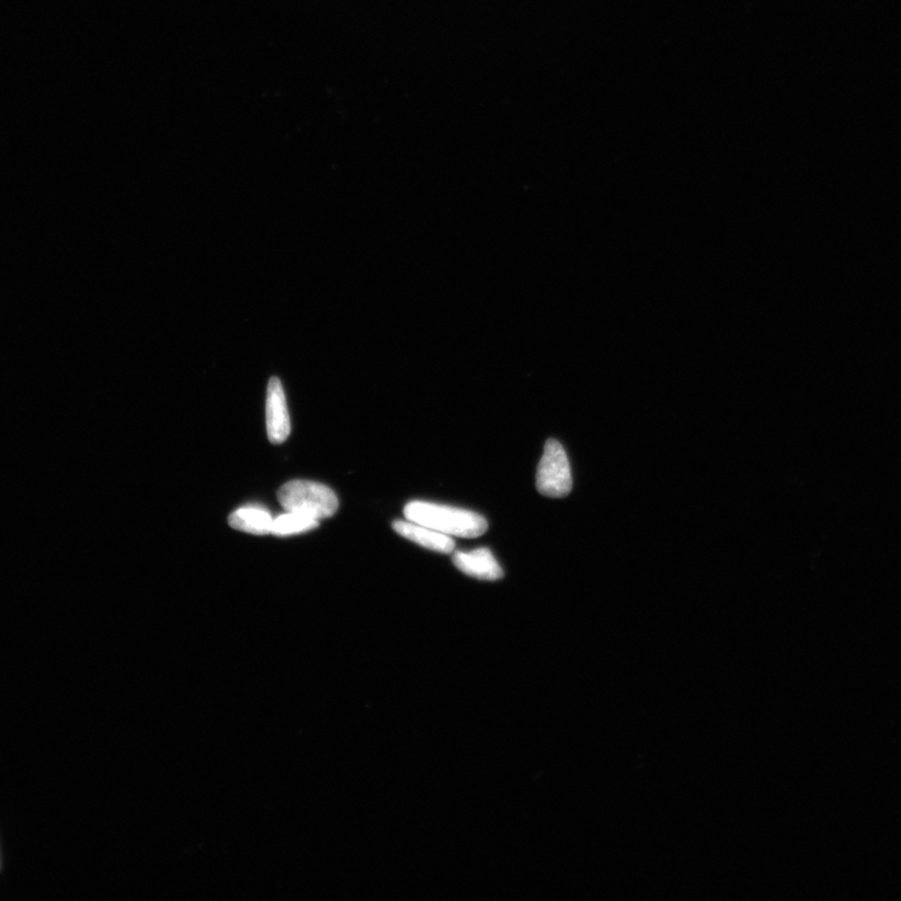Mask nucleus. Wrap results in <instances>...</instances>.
<instances>
[{"mask_svg": "<svg viewBox=\"0 0 901 901\" xmlns=\"http://www.w3.org/2000/svg\"><path fill=\"white\" fill-rule=\"evenodd\" d=\"M404 517L450 538H480L489 528V523L480 513L425 501L408 503Z\"/></svg>", "mask_w": 901, "mask_h": 901, "instance_id": "1", "label": "nucleus"}, {"mask_svg": "<svg viewBox=\"0 0 901 901\" xmlns=\"http://www.w3.org/2000/svg\"><path fill=\"white\" fill-rule=\"evenodd\" d=\"M279 500L284 510L305 514L314 520L333 518L338 499L329 487L312 481H291L281 487Z\"/></svg>", "mask_w": 901, "mask_h": 901, "instance_id": "2", "label": "nucleus"}, {"mask_svg": "<svg viewBox=\"0 0 901 901\" xmlns=\"http://www.w3.org/2000/svg\"><path fill=\"white\" fill-rule=\"evenodd\" d=\"M538 491L547 498H565L573 489L572 467L563 445L549 439L536 476Z\"/></svg>", "mask_w": 901, "mask_h": 901, "instance_id": "3", "label": "nucleus"}, {"mask_svg": "<svg viewBox=\"0 0 901 901\" xmlns=\"http://www.w3.org/2000/svg\"><path fill=\"white\" fill-rule=\"evenodd\" d=\"M265 416L267 434L271 443H284L291 434V421L283 386L275 377L270 380L267 389Z\"/></svg>", "mask_w": 901, "mask_h": 901, "instance_id": "4", "label": "nucleus"}, {"mask_svg": "<svg viewBox=\"0 0 901 901\" xmlns=\"http://www.w3.org/2000/svg\"><path fill=\"white\" fill-rule=\"evenodd\" d=\"M454 564L459 572L478 580L496 582L503 577L502 568L489 549H476L468 553L458 551L454 555Z\"/></svg>", "mask_w": 901, "mask_h": 901, "instance_id": "5", "label": "nucleus"}, {"mask_svg": "<svg viewBox=\"0 0 901 901\" xmlns=\"http://www.w3.org/2000/svg\"><path fill=\"white\" fill-rule=\"evenodd\" d=\"M392 528L402 538L415 542V544L422 547L436 551V553L450 554L455 550V541L453 538L445 535L443 532L421 525V523L410 520H398L393 522Z\"/></svg>", "mask_w": 901, "mask_h": 901, "instance_id": "6", "label": "nucleus"}, {"mask_svg": "<svg viewBox=\"0 0 901 901\" xmlns=\"http://www.w3.org/2000/svg\"><path fill=\"white\" fill-rule=\"evenodd\" d=\"M229 525L239 531L253 533V535H269L272 533L273 519L269 511L247 506L229 517Z\"/></svg>", "mask_w": 901, "mask_h": 901, "instance_id": "7", "label": "nucleus"}, {"mask_svg": "<svg viewBox=\"0 0 901 901\" xmlns=\"http://www.w3.org/2000/svg\"><path fill=\"white\" fill-rule=\"evenodd\" d=\"M319 521L305 514L289 512L273 520L272 533L275 536H291L318 528Z\"/></svg>", "mask_w": 901, "mask_h": 901, "instance_id": "8", "label": "nucleus"}]
</instances>
